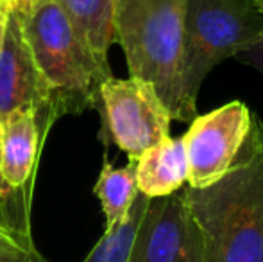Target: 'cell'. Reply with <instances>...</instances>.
I'll list each match as a JSON object with an SVG mask.
<instances>
[{"instance_id": "obj_1", "label": "cell", "mask_w": 263, "mask_h": 262, "mask_svg": "<svg viewBox=\"0 0 263 262\" xmlns=\"http://www.w3.org/2000/svg\"><path fill=\"white\" fill-rule=\"evenodd\" d=\"M184 194L202 239V262H263V120L256 113L228 172Z\"/></svg>"}, {"instance_id": "obj_2", "label": "cell", "mask_w": 263, "mask_h": 262, "mask_svg": "<svg viewBox=\"0 0 263 262\" xmlns=\"http://www.w3.org/2000/svg\"><path fill=\"white\" fill-rule=\"evenodd\" d=\"M22 25L47 90L45 126L50 130L59 117L99 108L109 63L95 56L58 0H43Z\"/></svg>"}, {"instance_id": "obj_3", "label": "cell", "mask_w": 263, "mask_h": 262, "mask_svg": "<svg viewBox=\"0 0 263 262\" xmlns=\"http://www.w3.org/2000/svg\"><path fill=\"white\" fill-rule=\"evenodd\" d=\"M186 0H115V42L129 76L149 83L172 115L190 123L183 104Z\"/></svg>"}, {"instance_id": "obj_4", "label": "cell", "mask_w": 263, "mask_h": 262, "mask_svg": "<svg viewBox=\"0 0 263 262\" xmlns=\"http://www.w3.org/2000/svg\"><path fill=\"white\" fill-rule=\"evenodd\" d=\"M261 36L260 0H186L183 104L190 123L197 115L199 92L211 70Z\"/></svg>"}, {"instance_id": "obj_5", "label": "cell", "mask_w": 263, "mask_h": 262, "mask_svg": "<svg viewBox=\"0 0 263 262\" xmlns=\"http://www.w3.org/2000/svg\"><path fill=\"white\" fill-rule=\"evenodd\" d=\"M104 133L136 162L147 149L170 136L172 115L153 86L138 77H107L101 84Z\"/></svg>"}, {"instance_id": "obj_6", "label": "cell", "mask_w": 263, "mask_h": 262, "mask_svg": "<svg viewBox=\"0 0 263 262\" xmlns=\"http://www.w3.org/2000/svg\"><path fill=\"white\" fill-rule=\"evenodd\" d=\"M251 117L253 112L246 102L231 101L192 119L183 135L190 189L213 185L228 172L249 135Z\"/></svg>"}, {"instance_id": "obj_7", "label": "cell", "mask_w": 263, "mask_h": 262, "mask_svg": "<svg viewBox=\"0 0 263 262\" xmlns=\"http://www.w3.org/2000/svg\"><path fill=\"white\" fill-rule=\"evenodd\" d=\"M129 262H202V239L184 189L149 201Z\"/></svg>"}, {"instance_id": "obj_8", "label": "cell", "mask_w": 263, "mask_h": 262, "mask_svg": "<svg viewBox=\"0 0 263 262\" xmlns=\"http://www.w3.org/2000/svg\"><path fill=\"white\" fill-rule=\"evenodd\" d=\"M16 112H32L43 131L47 90L25 38L22 18L6 13L0 40V123Z\"/></svg>"}, {"instance_id": "obj_9", "label": "cell", "mask_w": 263, "mask_h": 262, "mask_svg": "<svg viewBox=\"0 0 263 262\" xmlns=\"http://www.w3.org/2000/svg\"><path fill=\"white\" fill-rule=\"evenodd\" d=\"M47 133L32 112H16L2 120V178L13 193L24 189L34 171Z\"/></svg>"}, {"instance_id": "obj_10", "label": "cell", "mask_w": 263, "mask_h": 262, "mask_svg": "<svg viewBox=\"0 0 263 262\" xmlns=\"http://www.w3.org/2000/svg\"><path fill=\"white\" fill-rule=\"evenodd\" d=\"M136 164L138 190L147 198H165L177 193L188 182V160L183 136L161 140L147 149Z\"/></svg>"}, {"instance_id": "obj_11", "label": "cell", "mask_w": 263, "mask_h": 262, "mask_svg": "<svg viewBox=\"0 0 263 262\" xmlns=\"http://www.w3.org/2000/svg\"><path fill=\"white\" fill-rule=\"evenodd\" d=\"M58 4L95 56L107 61L109 47L115 43V0H58Z\"/></svg>"}, {"instance_id": "obj_12", "label": "cell", "mask_w": 263, "mask_h": 262, "mask_svg": "<svg viewBox=\"0 0 263 262\" xmlns=\"http://www.w3.org/2000/svg\"><path fill=\"white\" fill-rule=\"evenodd\" d=\"M93 194L99 198L106 217V228L118 224L133 206L140 194L136 183V164L129 162L124 167H115L111 162H104L93 185Z\"/></svg>"}, {"instance_id": "obj_13", "label": "cell", "mask_w": 263, "mask_h": 262, "mask_svg": "<svg viewBox=\"0 0 263 262\" xmlns=\"http://www.w3.org/2000/svg\"><path fill=\"white\" fill-rule=\"evenodd\" d=\"M149 201L151 198L140 193L129 208L127 216L118 224L106 228L102 237L99 239L97 244L91 248V252L83 262H129L133 241H135L140 221L149 206Z\"/></svg>"}, {"instance_id": "obj_14", "label": "cell", "mask_w": 263, "mask_h": 262, "mask_svg": "<svg viewBox=\"0 0 263 262\" xmlns=\"http://www.w3.org/2000/svg\"><path fill=\"white\" fill-rule=\"evenodd\" d=\"M0 262H49L36 248L27 226L0 221Z\"/></svg>"}, {"instance_id": "obj_15", "label": "cell", "mask_w": 263, "mask_h": 262, "mask_svg": "<svg viewBox=\"0 0 263 262\" xmlns=\"http://www.w3.org/2000/svg\"><path fill=\"white\" fill-rule=\"evenodd\" d=\"M236 60H238L240 63L249 65V66H253V68L263 72V36L256 43H253L249 49L240 53L238 56H236Z\"/></svg>"}, {"instance_id": "obj_16", "label": "cell", "mask_w": 263, "mask_h": 262, "mask_svg": "<svg viewBox=\"0 0 263 262\" xmlns=\"http://www.w3.org/2000/svg\"><path fill=\"white\" fill-rule=\"evenodd\" d=\"M42 2L43 0H0V9L4 13H14L16 16L24 18Z\"/></svg>"}, {"instance_id": "obj_17", "label": "cell", "mask_w": 263, "mask_h": 262, "mask_svg": "<svg viewBox=\"0 0 263 262\" xmlns=\"http://www.w3.org/2000/svg\"><path fill=\"white\" fill-rule=\"evenodd\" d=\"M0 164H2V123H0ZM13 194V190L6 185L2 178V169H0V199H7Z\"/></svg>"}, {"instance_id": "obj_18", "label": "cell", "mask_w": 263, "mask_h": 262, "mask_svg": "<svg viewBox=\"0 0 263 262\" xmlns=\"http://www.w3.org/2000/svg\"><path fill=\"white\" fill-rule=\"evenodd\" d=\"M4 22H6V13L0 9V40H2V32H4Z\"/></svg>"}, {"instance_id": "obj_19", "label": "cell", "mask_w": 263, "mask_h": 262, "mask_svg": "<svg viewBox=\"0 0 263 262\" xmlns=\"http://www.w3.org/2000/svg\"><path fill=\"white\" fill-rule=\"evenodd\" d=\"M260 6H261V9H263V0H260Z\"/></svg>"}]
</instances>
